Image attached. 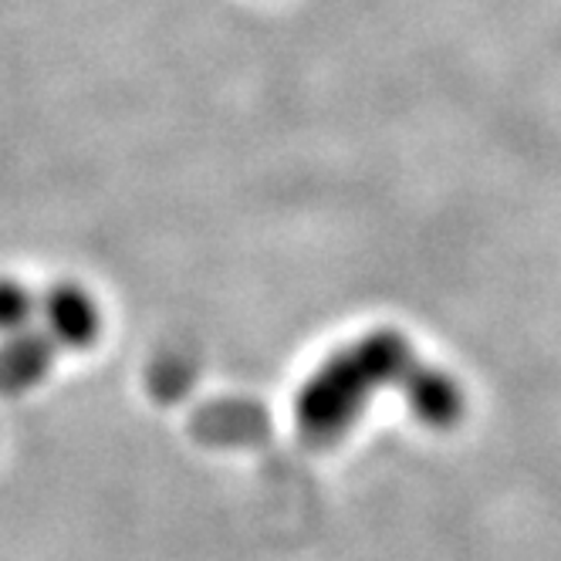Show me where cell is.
<instances>
[{"instance_id":"cell-4","label":"cell","mask_w":561,"mask_h":561,"mask_svg":"<svg viewBox=\"0 0 561 561\" xmlns=\"http://www.w3.org/2000/svg\"><path fill=\"white\" fill-rule=\"evenodd\" d=\"M55 342L42 329L0 339V396H21L45 382L55 366Z\"/></svg>"},{"instance_id":"cell-1","label":"cell","mask_w":561,"mask_h":561,"mask_svg":"<svg viewBox=\"0 0 561 561\" xmlns=\"http://www.w3.org/2000/svg\"><path fill=\"white\" fill-rule=\"evenodd\" d=\"M416 366L410 339L396 329H376L348 348L329 355L295 399V420L311 439H339L366 413L379 389L399 386Z\"/></svg>"},{"instance_id":"cell-3","label":"cell","mask_w":561,"mask_h":561,"mask_svg":"<svg viewBox=\"0 0 561 561\" xmlns=\"http://www.w3.org/2000/svg\"><path fill=\"white\" fill-rule=\"evenodd\" d=\"M403 389V399L410 413L430 426V430H450L460 423L463 410H467V399H463V389L460 382L439 366H430V363H420L407 373V379L399 382Z\"/></svg>"},{"instance_id":"cell-5","label":"cell","mask_w":561,"mask_h":561,"mask_svg":"<svg viewBox=\"0 0 561 561\" xmlns=\"http://www.w3.org/2000/svg\"><path fill=\"white\" fill-rule=\"evenodd\" d=\"M37 318V298L14 277H0V339L27 332Z\"/></svg>"},{"instance_id":"cell-2","label":"cell","mask_w":561,"mask_h":561,"mask_svg":"<svg viewBox=\"0 0 561 561\" xmlns=\"http://www.w3.org/2000/svg\"><path fill=\"white\" fill-rule=\"evenodd\" d=\"M37 318L42 332L55 342V348L82 352L95 345L102 332V311L92 291H85L75 280H58L42 298H37Z\"/></svg>"}]
</instances>
